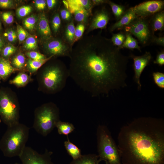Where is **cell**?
<instances>
[{"instance_id":"8992f818","label":"cell","mask_w":164,"mask_h":164,"mask_svg":"<svg viewBox=\"0 0 164 164\" xmlns=\"http://www.w3.org/2000/svg\"><path fill=\"white\" fill-rule=\"evenodd\" d=\"M60 121L58 108L51 104L44 105L36 113L33 127L38 133L46 136Z\"/></svg>"},{"instance_id":"5bb4252c","label":"cell","mask_w":164,"mask_h":164,"mask_svg":"<svg viewBox=\"0 0 164 164\" xmlns=\"http://www.w3.org/2000/svg\"><path fill=\"white\" fill-rule=\"evenodd\" d=\"M63 2L67 9L73 14L76 21L83 24L87 22L90 13L88 11L83 8L69 5L66 0Z\"/></svg>"},{"instance_id":"bcb514c9","label":"cell","mask_w":164,"mask_h":164,"mask_svg":"<svg viewBox=\"0 0 164 164\" xmlns=\"http://www.w3.org/2000/svg\"><path fill=\"white\" fill-rule=\"evenodd\" d=\"M46 1V5L49 9L53 8L57 2V1L56 0H47Z\"/></svg>"},{"instance_id":"2e32d148","label":"cell","mask_w":164,"mask_h":164,"mask_svg":"<svg viewBox=\"0 0 164 164\" xmlns=\"http://www.w3.org/2000/svg\"><path fill=\"white\" fill-rule=\"evenodd\" d=\"M38 29L40 35L43 38L47 40L51 37V32L48 21L44 14H41L39 17Z\"/></svg>"},{"instance_id":"d590c367","label":"cell","mask_w":164,"mask_h":164,"mask_svg":"<svg viewBox=\"0 0 164 164\" xmlns=\"http://www.w3.org/2000/svg\"><path fill=\"white\" fill-rule=\"evenodd\" d=\"M16 33L20 42L24 41L29 36V34L27 31L19 25L17 26Z\"/></svg>"},{"instance_id":"83f0119b","label":"cell","mask_w":164,"mask_h":164,"mask_svg":"<svg viewBox=\"0 0 164 164\" xmlns=\"http://www.w3.org/2000/svg\"><path fill=\"white\" fill-rule=\"evenodd\" d=\"M108 3L116 18L120 19L124 13V7L111 2L109 1Z\"/></svg>"},{"instance_id":"ab89813d","label":"cell","mask_w":164,"mask_h":164,"mask_svg":"<svg viewBox=\"0 0 164 164\" xmlns=\"http://www.w3.org/2000/svg\"><path fill=\"white\" fill-rule=\"evenodd\" d=\"M1 16L3 21L7 24H11L14 21V17L10 12H3Z\"/></svg>"},{"instance_id":"30bf717a","label":"cell","mask_w":164,"mask_h":164,"mask_svg":"<svg viewBox=\"0 0 164 164\" xmlns=\"http://www.w3.org/2000/svg\"><path fill=\"white\" fill-rule=\"evenodd\" d=\"M164 5L163 1L152 0L143 2L132 8L138 18H143L161 10Z\"/></svg>"},{"instance_id":"4316f807","label":"cell","mask_w":164,"mask_h":164,"mask_svg":"<svg viewBox=\"0 0 164 164\" xmlns=\"http://www.w3.org/2000/svg\"><path fill=\"white\" fill-rule=\"evenodd\" d=\"M37 21V17L35 15H32L25 19L23 24L25 29L32 31L35 29Z\"/></svg>"},{"instance_id":"681fc988","label":"cell","mask_w":164,"mask_h":164,"mask_svg":"<svg viewBox=\"0 0 164 164\" xmlns=\"http://www.w3.org/2000/svg\"><path fill=\"white\" fill-rule=\"evenodd\" d=\"M22 164L21 163H17V162H16V163H14V164Z\"/></svg>"},{"instance_id":"277c9868","label":"cell","mask_w":164,"mask_h":164,"mask_svg":"<svg viewBox=\"0 0 164 164\" xmlns=\"http://www.w3.org/2000/svg\"><path fill=\"white\" fill-rule=\"evenodd\" d=\"M98 155L100 161L106 164H122L117 145L107 127L99 125L97 128Z\"/></svg>"},{"instance_id":"7bdbcfd3","label":"cell","mask_w":164,"mask_h":164,"mask_svg":"<svg viewBox=\"0 0 164 164\" xmlns=\"http://www.w3.org/2000/svg\"><path fill=\"white\" fill-rule=\"evenodd\" d=\"M35 6L39 10L44 9L46 6V1L45 0H36L34 1Z\"/></svg>"},{"instance_id":"3957f363","label":"cell","mask_w":164,"mask_h":164,"mask_svg":"<svg viewBox=\"0 0 164 164\" xmlns=\"http://www.w3.org/2000/svg\"><path fill=\"white\" fill-rule=\"evenodd\" d=\"M29 133V128L19 122L8 126L0 141V149L4 155L19 157L26 146Z\"/></svg>"},{"instance_id":"8fae6325","label":"cell","mask_w":164,"mask_h":164,"mask_svg":"<svg viewBox=\"0 0 164 164\" xmlns=\"http://www.w3.org/2000/svg\"><path fill=\"white\" fill-rule=\"evenodd\" d=\"M132 57L133 60L134 80L138 85V90H140L142 86L140 78L144 69L151 59V55L150 53L146 52L142 55L138 56L132 55Z\"/></svg>"},{"instance_id":"1f68e13d","label":"cell","mask_w":164,"mask_h":164,"mask_svg":"<svg viewBox=\"0 0 164 164\" xmlns=\"http://www.w3.org/2000/svg\"><path fill=\"white\" fill-rule=\"evenodd\" d=\"M85 29V26L83 23H80L75 28L73 45L82 38Z\"/></svg>"},{"instance_id":"7dc6e473","label":"cell","mask_w":164,"mask_h":164,"mask_svg":"<svg viewBox=\"0 0 164 164\" xmlns=\"http://www.w3.org/2000/svg\"><path fill=\"white\" fill-rule=\"evenodd\" d=\"M92 4L93 5H97L104 3L108 2L106 0H94L92 1Z\"/></svg>"},{"instance_id":"8d00e7d4","label":"cell","mask_w":164,"mask_h":164,"mask_svg":"<svg viewBox=\"0 0 164 164\" xmlns=\"http://www.w3.org/2000/svg\"><path fill=\"white\" fill-rule=\"evenodd\" d=\"M16 50L15 47L11 44H8L3 49L2 55L5 57H9L14 53Z\"/></svg>"},{"instance_id":"ba28073f","label":"cell","mask_w":164,"mask_h":164,"mask_svg":"<svg viewBox=\"0 0 164 164\" xmlns=\"http://www.w3.org/2000/svg\"><path fill=\"white\" fill-rule=\"evenodd\" d=\"M53 152L46 149L40 154L31 147L26 146L19 156L22 164H53L51 156Z\"/></svg>"},{"instance_id":"9a60e30c","label":"cell","mask_w":164,"mask_h":164,"mask_svg":"<svg viewBox=\"0 0 164 164\" xmlns=\"http://www.w3.org/2000/svg\"><path fill=\"white\" fill-rule=\"evenodd\" d=\"M138 17L132 8L124 12L119 21L114 24L111 28V31L119 29L129 25Z\"/></svg>"},{"instance_id":"484cf974","label":"cell","mask_w":164,"mask_h":164,"mask_svg":"<svg viewBox=\"0 0 164 164\" xmlns=\"http://www.w3.org/2000/svg\"><path fill=\"white\" fill-rule=\"evenodd\" d=\"M29 80V76L26 74L20 73L11 80L10 83L18 86H23L28 83Z\"/></svg>"},{"instance_id":"f546056e","label":"cell","mask_w":164,"mask_h":164,"mask_svg":"<svg viewBox=\"0 0 164 164\" xmlns=\"http://www.w3.org/2000/svg\"><path fill=\"white\" fill-rule=\"evenodd\" d=\"M155 83L159 88L164 89V73L156 72H153L152 74Z\"/></svg>"},{"instance_id":"f1b7e54d","label":"cell","mask_w":164,"mask_h":164,"mask_svg":"<svg viewBox=\"0 0 164 164\" xmlns=\"http://www.w3.org/2000/svg\"><path fill=\"white\" fill-rule=\"evenodd\" d=\"M23 47L25 49L28 50L36 49L38 47L36 40L33 36H28L24 43Z\"/></svg>"},{"instance_id":"c3c4849f","label":"cell","mask_w":164,"mask_h":164,"mask_svg":"<svg viewBox=\"0 0 164 164\" xmlns=\"http://www.w3.org/2000/svg\"><path fill=\"white\" fill-rule=\"evenodd\" d=\"M4 44V42L3 39L1 37H0V52L2 49Z\"/></svg>"},{"instance_id":"836d02e7","label":"cell","mask_w":164,"mask_h":164,"mask_svg":"<svg viewBox=\"0 0 164 164\" xmlns=\"http://www.w3.org/2000/svg\"><path fill=\"white\" fill-rule=\"evenodd\" d=\"M32 10L29 5H24L18 8L16 10V14L19 18L25 17L30 13Z\"/></svg>"},{"instance_id":"9c48e42d","label":"cell","mask_w":164,"mask_h":164,"mask_svg":"<svg viewBox=\"0 0 164 164\" xmlns=\"http://www.w3.org/2000/svg\"><path fill=\"white\" fill-rule=\"evenodd\" d=\"M125 30L134 35L143 44H145L150 37L148 24L143 18H137L125 27Z\"/></svg>"},{"instance_id":"f35d334b","label":"cell","mask_w":164,"mask_h":164,"mask_svg":"<svg viewBox=\"0 0 164 164\" xmlns=\"http://www.w3.org/2000/svg\"><path fill=\"white\" fill-rule=\"evenodd\" d=\"M26 54L30 59L35 60H40L46 58L43 54L35 51L28 52Z\"/></svg>"},{"instance_id":"b9f144b4","label":"cell","mask_w":164,"mask_h":164,"mask_svg":"<svg viewBox=\"0 0 164 164\" xmlns=\"http://www.w3.org/2000/svg\"><path fill=\"white\" fill-rule=\"evenodd\" d=\"M61 18L65 20H69L71 17V14L66 9H62L60 12Z\"/></svg>"},{"instance_id":"ffe728a7","label":"cell","mask_w":164,"mask_h":164,"mask_svg":"<svg viewBox=\"0 0 164 164\" xmlns=\"http://www.w3.org/2000/svg\"><path fill=\"white\" fill-rule=\"evenodd\" d=\"M56 127L60 135H63L67 136L73 132L75 129L73 125L69 122L59 121L56 124Z\"/></svg>"},{"instance_id":"ee69618b","label":"cell","mask_w":164,"mask_h":164,"mask_svg":"<svg viewBox=\"0 0 164 164\" xmlns=\"http://www.w3.org/2000/svg\"><path fill=\"white\" fill-rule=\"evenodd\" d=\"M13 2L11 0H0V7L7 8L12 7L13 6Z\"/></svg>"},{"instance_id":"ac0fdd59","label":"cell","mask_w":164,"mask_h":164,"mask_svg":"<svg viewBox=\"0 0 164 164\" xmlns=\"http://www.w3.org/2000/svg\"><path fill=\"white\" fill-rule=\"evenodd\" d=\"M15 71L9 61L3 58H0V77L4 79Z\"/></svg>"},{"instance_id":"816d5d0a","label":"cell","mask_w":164,"mask_h":164,"mask_svg":"<svg viewBox=\"0 0 164 164\" xmlns=\"http://www.w3.org/2000/svg\"><path fill=\"white\" fill-rule=\"evenodd\" d=\"M1 119L0 116V123L1 122Z\"/></svg>"},{"instance_id":"6da1fadb","label":"cell","mask_w":164,"mask_h":164,"mask_svg":"<svg viewBox=\"0 0 164 164\" xmlns=\"http://www.w3.org/2000/svg\"><path fill=\"white\" fill-rule=\"evenodd\" d=\"M69 58V77L93 97L127 86L128 58L110 39L85 36L71 48Z\"/></svg>"},{"instance_id":"7a4b0ae2","label":"cell","mask_w":164,"mask_h":164,"mask_svg":"<svg viewBox=\"0 0 164 164\" xmlns=\"http://www.w3.org/2000/svg\"><path fill=\"white\" fill-rule=\"evenodd\" d=\"M118 144L122 164H164V121L142 117L123 126Z\"/></svg>"},{"instance_id":"60d3db41","label":"cell","mask_w":164,"mask_h":164,"mask_svg":"<svg viewBox=\"0 0 164 164\" xmlns=\"http://www.w3.org/2000/svg\"><path fill=\"white\" fill-rule=\"evenodd\" d=\"M154 63L160 66H162L164 65V52L162 51L157 55Z\"/></svg>"},{"instance_id":"52a82bcc","label":"cell","mask_w":164,"mask_h":164,"mask_svg":"<svg viewBox=\"0 0 164 164\" xmlns=\"http://www.w3.org/2000/svg\"><path fill=\"white\" fill-rule=\"evenodd\" d=\"M18 112L17 105L7 95L0 96V116L7 126L19 122Z\"/></svg>"},{"instance_id":"4fadbf2b","label":"cell","mask_w":164,"mask_h":164,"mask_svg":"<svg viewBox=\"0 0 164 164\" xmlns=\"http://www.w3.org/2000/svg\"><path fill=\"white\" fill-rule=\"evenodd\" d=\"M109 19L108 14L105 10H102L97 12L92 19L87 30L88 32L97 29L105 28Z\"/></svg>"},{"instance_id":"603a6c76","label":"cell","mask_w":164,"mask_h":164,"mask_svg":"<svg viewBox=\"0 0 164 164\" xmlns=\"http://www.w3.org/2000/svg\"><path fill=\"white\" fill-rule=\"evenodd\" d=\"M120 48H126L130 49H137L140 51L137 41L130 33L126 35L125 40Z\"/></svg>"},{"instance_id":"e0dca14e","label":"cell","mask_w":164,"mask_h":164,"mask_svg":"<svg viewBox=\"0 0 164 164\" xmlns=\"http://www.w3.org/2000/svg\"><path fill=\"white\" fill-rule=\"evenodd\" d=\"M100 161L98 155L90 154L82 155L75 159H73L69 164H99Z\"/></svg>"},{"instance_id":"7402d4cb","label":"cell","mask_w":164,"mask_h":164,"mask_svg":"<svg viewBox=\"0 0 164 164\" xmlns=\"http://www.w3.org/2000/svg\"><path fill=\"white\" fill-rule=\"evenodd\" d=\"M75 28L73 19H72L67 25L65 32V40L72 46L73 45Z\"/></svg>"},{"instance_id":"d4e9b609","label":"cell","mask_w":164,"mask_h":164,"mask_svg":"<svg viewBox=\"0 0 164 164\" xmlns=\"http://www.w3.org/2000/svg\"><path fill=\"white\" fill-rule=\"evenodd\" d=\"M164 27V13L160 12L156 14L153 22L152 28L154 31L162 30Z\"/></svg>"},{"instance_id":"4dcf8cb0","label":"cell","mask_w":164,"mask_h":164,"mask_svg":"<svg viewBox=\"0 0 164 164\" xmlns=\"http://www.w3.org/2000/svg\"><path fill=\"white\" fill-rule=\"evenodd\" d=\"M26 58L24 55L22 53L17 54L14 57L12 60V64L18 69L22 68L25 62Z\"/></svg>"},{"instance_id":"7c38bea8","label":"cell","mask_w":164,"mask_h":164,"mask_svg":"<svg viewBox=\"0 0 164 164\" xmlns=\"http://www.w3.org/2000/svg\"><path fill=\"white\" fill-rule=\"evenodd\" d=\"M67 43L60 39H53L47 42L45 47L50 56H57L69 57L71 48Z\"/></svg>"},{"instance_id":"5b68a950","label":"cell","mask_w":164,"mask_h":164,"mask_svg":"<svg viewBox=\"0 0 164 164\" xmlns=\"http://www.w3.org/2000/svg\"><path fill=\"white\" fill-rule=\"evenodd\" d=\"M69 77L68 68L65 64L62 63L52 64L44 68L42 73V83L47 91L56 92L65 87Z\"/></svg>"},{"instance_id":"74e56055","label":"cell","mask_w":164,"mask_h":164,"mask_svg":"<svg viewBox=\"0 0 164 164\" xmlns=\"http://www.w3.org/2000/svg\"><path fill=\"white\" fill-rule=\"evenodd\" d=\"M4 36L8 41L10 42H15L17 40L16 32L14 30L9 29L5 33Z\"/></svg>"},{"instance_id":"d6a6232c","label":"cell","mask_w":164,"mask_h":164,"mask_svg":"<svg viewBox=\"0 0 164 164\" xmlns=\"http://www.w3.org/2000/svg\"><path fill=\"white\" fill-rule=\"evenodd\" d=\"M125 39L124 35L121 33H118L114 34L111 40L114 46L120 47L124 43Z\"/></svg>"},{"instance_id":"f6af8a7d","label":"cell","mask_w":164,"mask_h":164,"mask_svg":"<svg viewBox=\"0 0 164 164\" xmlns=\"http://www.w3.org/2000/svg\"><path fill=\"white\" fill-rule=\"evenodd\" d=\"M154 41L158 45L164 46V38L163 37H155L153 39Z\"/></svg>"},{"instance_id":"44dd1931","label":"cell","mask_w":164,"mask_h":164,"mask_svg":"<svg viewBox=\"0 0 164 164\" xmlns=\"http://www.w3.org/2000/svg\"><path fill=\"white\" fill-rule=\"evenodd\" d=\"M53 56H51L40 60H35L29 59L27 62L28 69L30 72L34 73Z\"/></svg>"},{"instance_id":"f907efd6","label":"cell","mask_w":164,"mask_h":164,"mask_svg":"<svg viewBox=\"0 0 164 164\" xmlns=\"http://www.w3.org/2000/svg\"><path fill=\"white\" fill-rule=\"evenodd\" d=\"M1 28V22H0V29Z\"/></svg>"},{"instance_id":"cb8c5ba5","label":"cell","mask_w":164,"mask_h":164,"mask_svg":"<svg viewBox=\"0 0 164 164\" xmlns=\"http://www.w3.org/2000/svg\"><path fill=\"white\" fill-rule=\"evenodd\" d=\"M67 3L70 5L83 8L91 13L93 4L92 1L88 0H67Z\"/></svg>"},{"instance_id":"d6986e66","label":"cell","mask_w":164,"mask_h":164,"mask_svg":"<svg viewBox=\"0 0 164 164\" xmlns=\"http://www.w3.org/2000/svg\"><path fill=\"white\" fill-rule=\"evenodd\" d=\"M67 140L64 142V145L66 151L73 159H76L81 155L80 149L75 145L71 142L67 136Z\"/></svg>"},{"instance_id":"e575fe53","label":"cell","mask_w":164,"mask_h":164,"mask_svg":"<svg viewBox=\"0 0 164 164\" xmlns=\"http://www.w3.org/2000/svg\"><path fill=\"white\" fill-rule=\"evenodd\" d=\"M61 23V19L59 15L57 13L53 16L51 21L52 28L54 33H56L59 31Z\"/></svg>"}]
</instances>
